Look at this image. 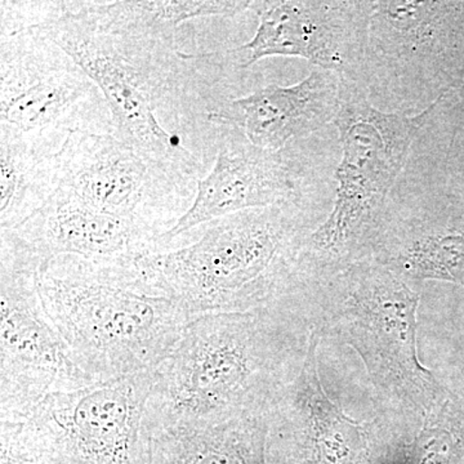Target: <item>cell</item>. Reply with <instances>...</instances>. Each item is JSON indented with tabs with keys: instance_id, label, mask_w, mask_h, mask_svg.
<instances>
[{
	"instance_id": "cell-11",
	"label": "cell",
	"mask_w": 464,
	"mask_h": 464,
	"mask_svg": "<svg viewBox=\"0 0 464 464\" xmlns=\"http://www.w3.org/2000/svg\"><path fill=\"white\" fill-rule=\"evenodd\" d=\"M311 333L295 392L270 423L267 464H372L368 432L325 393Z\"/></svg>"
},
{
	"instance_id": "cell-3",
	"label": "cell",
	"mask_w": 464,
	"mask_h": 464,
	"mask_svg": "<svg viewBox=\"0 0 464 464\" xmlns=\"http://www.w3.org/2000/svg\"><path fill=\"white\" fill-rule=\"evenodd\" d=\"M285 338L267 314H210L192 319L152 371L149 432L174 423L218 422L267 414L283 375Z\"/></svg>"
},
{
	"instance_id": "cell-5",
	"label": "cell",
	"mask_w": 464,
	"mask_h": 464,
	"mask_svg": "<svg viewBox=\"0 0 464 464\" xmlns=\"http://www.w3.org/2000/svg\"><path fill=\"white\" fill-rule=\"evenodd\" d=\"M152 371L51 393L20 423L0 424L2 459L146 464Z\"/></svg>"
},
{
	"instance_id": "cell-16",
	"label": "cell",
	"mask_w": 464,
	"mask_h": 464,
	"mask_svg": "<svg viewBox=\"0 0 464 464\" xmlns=\"http://www.w3.org/2000/svg\"><path fill=\"white\" fill-rule=\"evenodd\" d=\"M258 16L257 33L252 41L230 51L240 65L248 67L265 57L292 56L313 61L324 69L341 65L322 21L316 20L315 3L250 2Z\"/></svg>"
},
{
	"instance_id": "cell-6",
	"label": "cell",
	"mask_w": 464,
	"mask_h": 464,
	"mask_svg": "<svg viewBox=\"0 0 464 464\" xmlns=\"http://www.w3.org/2000/svg\"><path fill=\"white\" fill-rule=\"evenodd\" d=\"M102 92L35 30L0 35V139L57 154L72 133H111Z\"/></svg>"
},
{
	"instance_id": "cell-13",
	"label": "cell",
	"mask_w": 464,
	"mask_h": 464,
	"mask_svg": "<svg viewBox=\"0 0 464 464\" xmlns=\"http://www.w3.org/2000/svg\"><path fill=\"white\" fill-rule=\"evenodd\" d=\"M14 231L43 258L137 259L159 252L161 237L149 226L92 207L61 188Z\"/></svg>"
},
{
	"instance_id": "cell-20",
	"label": "cell",
	"mask_w": 464,
	"mask_h": 464,
	"mask_svg": "<svg viewBox=\"0 0 464 464\" xmlns=\"http://www.w3.org/2000/svg\"><path fill=\"white\" fill-rule=\"evenodd\" d=\"M0 464H30V463L14 462V460L2 459V463H0Z\"/></svg>"
},
{
	"instance_id": "cell-7",
	"label": "cell",
	"mask_w": 464,
	"mask_h": 464,
	"mask_svg": "<svg viewBox=\"0 0 464 464\" xmlns=\"http://www.w3.org/2000/svg\"><path fill=\"white\" fill-rule=\"evenodd\" d=\"M44 259L14 230H0V424L23 422L51 393L92 384L43 304Z\"/></svg>"
},
{
	"instance_id": "cell-15",
	"label": "cell",
	"mask_w": 464,
	"mask_h": 464,
	"mask_svg": "<svg viewBox=\"0 0 464 464\" xmlns=\"http://www.w3.org/2000/svg\"><path fill=\"white\" fill-rule=\"evenodd\" d=\"M267 414L174 423L149 432L146 464H267Z\"/></svg>"
},
{
	"instance_id": "cell-2",
	"label": "cell",
	"mask_w": 464,
	"mask_h": 464,
	"mask_svg": "<svg viewBox=\"0 0 464 464\" xmlns=\"http://www.w3.org/2000/svg\"><path fill=\"white\" fill-rule=\"evenodd\" d=\"M39 290L72 362L92 383L154 371L191 322L137 259L45 258Z\"/></svg>"
},
{
	"instance_id": "cell-1",
	"label": "cell",
	"mask_w": 464,
	"mask_h": 464,
	"mask_svg": "<svg viewBox=\"0 0 464 464\" xmlns=\"http://www.w3.org/2000/svg\"><path fill=\"white\" fill-rule=\"evenodd\" d=\"M69 54L108 101L112 134L159 163L200 179V159L163 121L199 90L204 54L183 53L177 26L146 2H56L53 14L30 27Z\"/></svg>"
},
{
	"instance_id": "cell-8",
	"label": "cell",
	"mask_w": 464,
	"mask_h": 464,
	"mask_svg": "<svg viewBox=\"0 0 464 464\" xmlns=\"http://www.w3.org/2000/svg\"><path fill=\"white\" fill-rule=\"evenodd\" d=\"M57 160L61 190L161 235L188 212L197 194L190 174L143 157L111 133H72Z\"/></svg>"
},
{
	"instance_id": "cell-17",
	"label": "cell",
	"mask_w": 464,
	"mask_h": 464,
	"mask_svg": "<svg viewBox=\"0 0 464 464\" xmlns=\"http://www.w3.org/2000/svg\"><path fill=\"white\" fill-rule=\"evenodd\" d=\"M60 188L57 154L0 139V230H16Z\"/></svg>"
},
{
	"instance_id": "cell-18",
	"label": "cell",
	"mask_w": 464,
	"mask_h": 464,
	"mask_svg": "<svg viewBox=\"0 0 464 464\" xmlns=\"http://www.w3.org/2000/svg\"><path fill=\"white\" fill-rule=\"evenodd\" d=\"M418 276L449 280L464 285V237H433L420 241L411 255Z\"/></svg>"
},
{
	"instance_id": "cell-10",
	"label": "cell",
	"mask_w": 464,
	"mask_h": 464,
	"mask_svg": "<svg viewBox=\"0 0 464 464\" xmlns=\"http://www.w3.org/2000/svg\"><path fill=\"white\" fill-rule=\"evenodd\" d=\"M418 304L417 293L392 275H368L347 298L342 331L372 371L409 390L420 404H435L438 383L418 360Z\"/></svg>"
},
{
	"instance_id": "cell-4",
	"label": "cell",
	"mask_w": 464,
	"mask_h": 464,
	"mask_svg": "<svg viewBox=\"0 0 464 464\" xmlns=\"http://www.w3.org/2000/svg\"><path fill=\"white\" fill-rule=\"evenodd\" d=\"M199 239L137 258L150 279L190 320L240 313L279 288L290 250L283 204L249 209L200 226Z\"/></svg>"
},
{
	"instance_id": "cell-19",
	"label": "cell",
	"mask_w": 464,
	"mask_h": 464,
	"mask_svg": "<svg viewBox=\"0 0 464 464\" xmlns=\"http://www.w3.org/2000/svg\"><path fill=\"white\" fill-rule=\"evenodd\" d=\"M146 5L161 20L179 26L192 18L235 16L249 9L250 2H216V0H148Z\"/></svg>"
},
{
	"instance_id": "cell-12",
	"label": "cell",
	"mask_w": 464,
	"mask_h": 464,
	"mask_svg": "<svg viewBox=\"0 0 464 464\" xmlns=\"http://www.w3.org/2000/svg\"><path fill=\"white\" fill-rule=\"evenodd\" d=\"M215 166L197 181L191 207L159 237V252L186 232L226 216L285 203L295 183L282 154L256 148L240 130L221 125Z\"/></svg>"
},
{
	"instance_id": "cell-9",
	"label": "cell",
	"mask_w": 464,
	"mask_h": 464,
	"mask_svg": "<svg viewBox=\"0 0 464 464\" xmlns=\"http://www.w3.org/2000/svg\"><path fill=\"white\" fill-rule=\"evenodd\" d=\"M427 112L384 114L365 102L342 110L337 121L342 136L337 198L331 216L314 235L316 243L325 248L342 246L384 200L405 166Z\"/></svg>"
},
{
	"instance_id": "cell-14",
	"label": "cell",
	"mask_w": 464,
	"mask_h": 464,
	"mask_svg": "<svg viewBox=\"0 0 464 464\" xmlns=\"http://www.w3.org/2000/svg\"><path fill=\"white\" fill-rule=\"evenodd\" d=\"M334 108V88L314 72L301 83L268 85L240 99L225 101L207 112L216 127L240 130L256 148L282 154L293 140L324 123Z\"/></svg>"
}]
</instances>
